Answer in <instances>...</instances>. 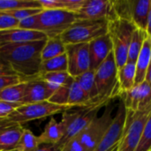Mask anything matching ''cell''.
<instances>
[{
	"instance_id": "obj_1",
	"label": "cell",
	"mask_w": 151,
	"mask_h": 151,
	"mask_svg": "<svg viewBox=\"0 0 151 151\" xmlns=\"http://www.w3.org/2000/svg\"><path fill=\"white\" fill-rule=\"evenodd\" d=\"M45 42L0 44V57L12 66L21 82H27L42 77L41 54Z\"/></svg>"
},
{
	"instance_id": "obj_2",
	"label": "cell",
	"mask_w": 151,
	"mask_h": 151,
	"mask_svg": "<svg viewBox=\"0 0 151 151\" xmlns=\"http://www.w3.org/2000/svg\"><path fill=\"white\" fill-rule=\"evenodd\" d=\"M107 104L97 103L77 108V110L73 111H69V110L64 111L61 122L64 126L65 132L62 139L54 145L56 150L59 151L68 142L77 137L98 115L101 108Z\"/></svg>"
},
{
	"instance_id": "obj_3",
	"label": "cell",
	"mask_w": 151,
	"mask_h": 151,
	"mask_svg": "<svg viewBox=\"0 0 151 151\" xmlns=\"http://www.w3.org/2000/svg\"><path fill=\"white\" fill-rule=\"evenodd\" d=\"M118 71L112 50L95 71V83L99 102L108 104L119 96Z\"/></svg>"
},
{
	"instance_id": "obj_4",
	"label": "cell",
	"mask_w": 151,
	"mask_h": 151,
	"mask_svg": "<svg viewBox=\"0 0 151 151\" xmlns=\"http://www.w3.org/2000/svg\"><path fill=\"white\" fill-rule=\"evenodd\" d=\"M136 28L135 25L130 20L118 19L108 22L107 34L110 35L112 42L113 53L118 70L127 64L131 38Z\"/></svg>"
},
{
	"instance_id": "obj_5",
	"label": "cell",
	"mask_w": 151,
	"mask_h": 151,
	"mask_svg": "<svg viewBox=\"0 0 151 151\" xmlns=\"http://www.w3.org/2000/svg\"><path fill=\"white\" fill-rule=\"evenodd\" d=\"M108 33V21L103 20H76L61 35L65 45L88 43L94 39Z\"/></svg>"
},
{
	"instance_id": "obj_6",
	"label": "cell",
	"mask_w": 151,
	"mask_h": 151,
	"mask_svg": "<svg viewBox=\"0 0 151 151\" xmlns=\"http://www.w3.org/2000/svg\"><path fill=\"white\" fill-rule=\"evenodd\" d=\"M77 20L75 13L59 9H45L38 14V27L47 38L61 35Z\"/></svg>"
},
{
	"instance_id": "obj_7",
	"label": "cell",
	"mask_w": 151,
	"mask_h": 151,
	"mask_svg": "<svg viewBox=\"0 0 151 151\" xmlns=\"http://www.w3.org/2000/svg\"><path fill=\"white\" fill-rule=\"evenodd\" d=\"M114 106L111 102L106 105L101 116H96L87 127L77 136L86 151H93L103 139L104 135L111 127Z\"/></svg>"
},
{
	"instance_id": "obj_8",
	"label": "cell",
	"mask_w": 151,
	"mask_h": 151,
	"mask_svg": "<svg viewBox=\"0 0 151 151\" xmlns=\"http://www.w3.org/2000/svg\"><path fill=\"white\" fill-rule=\"evenodd\" d=\"M71 110L68 106H61L43 101L30 104H22L18 107L7 119L13 123L21 125L33 120L45 119L47 117Z\"/></svg>"
},
{
	"instance_id": "obj_9",
	"label": "cell",
	"mask_w": 151,
	"mask_h": 151,
	"mask_svg": "<svg viewBox=\"0 0 151 151\" xmlns=\"http://www.w3.org/2000/svg\"><path fill=\"white\" fill-rule=\"evenodd\" d=\"M151 108L143 111H127L121 140L117 151H135L140 142L146 119Z\"/></svg>"
},
{
	"instance_id": "obj_10",
	"label": "cell",
	"mask_w": 151,
	"mask_h": 151,
	"mask_svg": "<svg viewBox=\"0 0 151 151\" xmlns=\"http://www.w3.org/2000/svg\"><path fill=\"white\" fill-rule=\"evenodd\" d=\"M127 119V110L122 99L119 98L118 109L113 117L112 123L101 142L93 151H111L117 147L121 140Z\"/></svg>"
},
{
	"instance_id": "obj_11",
	"label": "cell",
	"mask_w": 151,
	"mask_h": 151,
	"mask_svg": "<svg viewBox=\"0 0 151 151\" xmlns=\"http://www.w3.org/2000/svg\"><path fill=\"white\" fill-rule=\"evenodd\" d=\"M119 98L122 99L127 111H143L151 108V87L144 81L131 89L120 93Z\"/></svg>"
},
{
	"instance_id": "obj_12",
	"label": "cell",
	"mask_w": 151,
	"mask_h": 151,
	"mask_svg": "<svg viewBox=\"0 0 151 151\" xmlns=\"http://www.w3.org/2000/svg\"><path fill=\"white\" fill-rule=\"evenodd\" d=\"M67 73L73 78L90 69L88 43L65 45Z\"/></svg>"
},
{
	"instance_id": "obj_13",
	"label": "cell",
	"mask_w": 151,
	"mask_h": 151,
	"mask_svg": "<svg viewBox=\"0 0 151 151\" xmlns=\"http://www.w3.org/2000/svg\"><path fill=\"white\" fill-rule=\"evenodd\" d=\"M75 16L77 20H114L112 0H86Z\"/></svg>"
},
{
	"instance_id": "obj_14",
	"label": "cell",
	"mask_w": 151,
	"mask_h": 151,
	"mask_svg": "<svg viewBox=\"0 0 151 151\" xmlns=\"http://www.w3.org/2000/svg\"><path fill=\"white\" fill-rule=\"evenodd\" d=\"M112 50V42L108 34L97 37L88 42V51L90 59L89 70L96 71Z\"/></svg>"
},
{
	"instance_id": "obj_15",
	"label": "cell",
	"mask_w": 151,
	"mask_h": 151,
	"mask_svg": "<svg viewBox=\"0 0 151 151\" xmlns=\"http://www.w3.org/2000/svg\"><path fill=\"white\" fill-rule=\"evenodd\" d=\"M41 40H47V35L40 31L26 30L18 27L0 30V44L21 43Z\"/></svg>"
},
{
	"instance_id": "obj_16",
	"label": "cell",
	"mask_w": 151,
	"mask_h": 151,
	"mask_svg": "<svg viewBox=\"0 0 151 151\" xmlns=\"http://www.w3.org/2000/svg\"><path fill=\"white\" fill-rule=\"evenodd\" d=\"M48 92L44 81L42 77L27 82L23 104H30L48 101Z\"/></svg>"
},
{
	"instance_id": "obj_17",
	"label": "cell",
	"mask_w": 151,
	"mask_h": 151,
	"mask_svg": "<svg viewBox=\"0 0 151 151\" xmlns=\"http://www.w3.org/2000/svg\"><path fill=\"white\" fill-rule=\"evenodd\" d=\"M151 61V38L147 37L138 58L135 63L136 72H135V85H138L145 81L148 68Z\"/></svg>"
},
{
	"instance_id": "obj_18",
	"label": "cell",
	"mask_w": 151,
	"mask_h": 151,
	"mask_svg": "<svg viewBox=\"0 0 151 151\" xmlns=\"http://www.w3.org/2000/svg\"><path fill=\"white\" fill-rule=\"evenodd\" d=\"M150 0H131V20L139 29L147 30Z\"/></svg>"
},
{
	"instance_id": "obj_19",
	"label": "cell",
	"mask_w": 151,
	"mask_h": 151,
	"mask_svg": "<svg viewBox=\"0 0 151 151\" xmlns=\"http://www.w3.org/2000/svg\"><path fill=\"white\" fill-rule=\"evenodd\" d=\"M65 132L62 122H57L54 118H51L44 127L43 132L38 136L40 144H57L63 137Z\"/></svg>"
},
{
	"instance_id": "obj_20",
	"label": "cell",
	"mask_w": 151,
	"mask_h": 151,
	"mask_svg": "<svg viewBox=\"0 0 151 151\" xmlns=\"http://www.w3.org/2000/svg\"><path fill=\"white\" fill-rule=\"evenodd\" d=\"M24 127L21 125L13 126L0 133V151L13 150L22 134Z\"/></svg>"
},
{
	"instance_id": "obj_21",
	"label": "cell",
	"mask_w": 151,
	"mask_h": 151,
	"mask_svg": "<svg viewBox=\"0 0 151 151\" xmlns=\"http://www.w3.org/2000/svg\"><path fill=\"white\" fill-rule=\"evenodd\" d=\"M74 80L77 81L79 86L81 88V89L89 98L91 103L93 104L101 103L97 99V93H96V83H95V71L88 70L81 73V75L75 77ZM101 104H104V103H101Z\"/></svg>"
},
{
	"instance_id": "obj_22",
	"label": "cell",
	"mask_w": 151,
	"mask_h": 151,
	"mask_svg": "<svg viewBox=\"0 0 151 151\" xmlns=\"http://www.w3.org/2000/svg\"><path fill=\"white\" fill-rule=\"evenodd\" d=\"M135 63L127 62V64L118 71V80L120 93L127 91L135 84ZM120 95V94H119Z\"/></svg>"
},
{
	"instance_id": "obj_23",
	"label": "cell",
	"mask_w": 151,
	"mask_h": 151,
	"mask_svg": "<svg viewBox=\"0 0 151 151\" xmlns=\"http://www.w3.org/2000/svg\"><path fill=\"white\" fill-rule=\"evenodd\" d=\"M86 0H39L42 10L59 9L72 12H78Z\"/></svg>"
},
{
	"instance_id": "obj_24",
	"label": "cell",
	"mask_w": 151,
	"mask_h": 151,
	"mask_svg": "<svg viewBox=\"0 0 151 151\" xmlns=\"http://www.w3.org/2000/svg\"><path fill=\"white\" fill-rule=\"evenodd\" d=\"M65 53V45L61 40L60 35L47 38L42 50V61H45Z\"/></svg>"
},
{
	"instance_id": "obj_25",
	"label": "cell",
	"mask_w": 151,
	"mask_h": 151,
	"mask_svg": "<svg viewBox=\"0 0 151 151\" xmlns=\"http://www.w3.org/2000/svg\"><path fill=\"white\" fill-rule=\"evenodd\" d=\"M42 78L45 82L48 96L50 99V96L58 90V88H60L63 84H65L69 79H71L72 76L67 72H58L45 73L42 76Z\"/></svg>"
},
{
	"instance_id": "obj_26",
	"label": "cell",
	"mask_w": 151,
	"mask_h": 151,
	"mask_svg": "<svg viewBox=\"0 0 151 151\" xmlns=\"http://www.w3.org/2000/svg\"><path fill=\"white\" fill-rule=\"evenodd\" d=\"M90 104H93V103L90 102L89 98L87 96V95L79 86L77 81L73 80L69 91L67 106L72 110L73 108H80Z\"/></svg>"
},
{
	"instance_id": "obj_27",
	"label": "cell",
	"mask_w": 151,
	"mask_h": 151,
	"mask_svg": "<svg viewBox=\"0 0 151 151\" xmlns=\"http://www.w3.org/2000/svg\"><path fill=\"white\" fill-rule=\"evenodd\" d=\"M27 82H20L16 85L10 86L0 91V101H4L11 104H23V98Z\"/></svg>"
},
{
	"instance_id": "obj_28",
	"label": "cell",
	"mask_w": 151,
	"mask_h": 151,
	"mask_svg": "<svg viewBox=\"0 0 151 151\" xmlns=\"http://www.w3.org/2000/svg\"><path fill=\"white\" fill-rule=\"evenodd\" d=\"M148 37V34L146 31L136 28L134 32L130 45L128 48V53H127V61L130 63H136V60L138 58V56L141 52V50L143 46V43L145 40Z\"/></svg>"
},
{
	"instance_id": "obj_29",
	"label": "cell",
	"mask_w": 151,
	"mask_h": 151,
	"mask_svg": "<svg viewBox=\"0 0 151 151\" xmlns=\"http://www.w3.org/2000/svg\"><path fill=\"white\" fill-rule=\"evenodd\" d=\"M58 72H67V57L65 53L56 58L42 61L40 68L42 76L45 73Z\"/></svg>"
},
{
	"instance_id": "obj_30",
	"label": "cell",
	"mask_w": 151,
	"mask_h": 151,
	"mask_svg": "<svg viewBox=\"0 0 151 151\" xmlns=\"http://www.w3.org/2000/svg\"><path fill=\"white\" fill-rule=\"evenodd\" d=\"M24 8L42 9L39 0H0V12Z\"/></svg>"
},
{
	"instance_id": "obj_31",
	"label": "cell",
	"mask_w": 151,
	"mask_h": 151,
	"mask_svg": "<svg viewBox=\"0 0 151 151\" xmlns=\"http://www.w3.org/2000/svg\"><path fill=\"white\" fill-rule=\"evenodd\" d=\"M39 145L38 136H35L29 129L24 128L16 148L12 151H33L38 148Z\"/></svg>"
},
{
	"instance_id": "obj_32",
	"label": "cell",
	"mask_w": 151,
	"mask_h": 151,
	"mask_svg": "<svg viewBox=\"0 0 151 151\" xmlns=\"http://www.w3.org/2000/svg\"><path fill=\"white\" fill-rule=\"evenodd\" d=\"M74 78L69 79L65 84H63L60 88H58V90L50 96V98L48 100L50 103L61 105V106H67V101H68V96L71 85L73 81Z\"/></svg>"
},
{
	"instance_id": "obj_33",
	"label": "cell",
	"mask_w": 151,
	"mask_h": 151,
	"mask_svg": "<svg viewBox=\"0 0 151 151\" xmlns=\"http://www.w3.org/2000/svg\"><path fill=\"white\" fill-rule=\"evenodd\" d=\"M115 19L131 20V0H112Z\"/></svg>"
},
{
	"instance_id": "obj_34",
	"label": "cell",
	"mask_w": 151,
	"mask_h": 151,
	"mask_svg": "<svg viewBox=\"0 0 151 151\" xmlns=\"http://www.w3.org/2000/svg\"><path fill=\"white\" fill-rule=\"evenodd\" d=\"M151 149V111L143 127L142 137L135 151H149Z\"/></svg>"
},
{
	"instance_id": "obj_35",
	"label": "cell",
	"mask_w": 151,
	"mask_h": 151,
	"mask_svg": "<svg viewBox=\"0 0 151 151\" xmlns=\"http://www.w3.org/2000/svg\"><path fill=\"white\" fill-rule=\"evenodd\" d=\"M42 11V9H34V8H24V9H16V10H12V11H8V12H7L8 14H10L11 16H12L14 19H16L19 22L34 15L39 14Z\"/></svg>"
},
{
	"instance_id": "obj_36",
	"label": "cell",
	"mask_w": 151,
	"mask_h": 151,
	"mask_svg": "<svg viewBox=\"0 0 151 151\" xmlns=\"http://www.w3.org/2000/svg\"><path fill=\"white\" fill-rule=\"evenodd\" d=\"M19 21L4 12H0V30L17 28Z\"/></svg>"
},
{
	"instance_id": "obj_37",
	"label": "cell",
	"mask_w": 151,
	"mask_h": 151,
	"mask_svg": "<svg viewBox=\"0 0 151 151\" xmlns=\"http://www.w3.org/2000/svg\"><path fill=\"white\" fill-rule=\"evenodd\" d=\"M38 27V14L28 17L19 22L18 28L26 29V30H33L37 31Z\"/></svg>"
},
{
	"instance_id": "obj_38",
	"label": "cell",
	"mask_w": 151,
	"mask_h": 151,
	"mask_svg": "<svg viewBox=\"0 0 151 151\" xmlns=\"http://www.w3.org/2000/svg\"><path fill=\"white\" fill-rule=\"evenodd\" d=\"M22 104H11L4 101H0V119L8 118L18 107Z\"/></svg>"
},
{
	"instance_id": "obj_39",
	"label": "cell",
	"mask_w": 151,
	"mask_h": 151,
	"mask_svg": "<svg viewBox=\"0 0 151 151\" xmlns=\"http://www.w3.org/2000/svg\"><path fill=\"white\" fill-rule=\"evenodd\" d=\"M20 79L19 76H2L0 77V91L12 85L20 83Z\"/></svg>"
},
{
	"instance_id": "obj_40",
	"label": "cell",
	"mask_w": 151,
	"mask_h": 151,
	"mask_svg": "<svg viewBox=\"0 0 151 151\" xmlns=\"http://www.w3.org/2000/svg\"><path fill=\"white\" fill-rule=\"evenodd\" d=\"M59 151H86L81 143L80 142L78 137L73 138L68 142Z\"/></svg>"
},
{
	"instance_id": "obj_41",
	"label": "cell",
	"mask_w": 151,
	"mask_h": 151,
	"mask_svg": "<svg viewBox=\"0 0 151 151\" xmlns=\"http://www.w3.org/2000/svg\"><path fill=\"white\" fill-rule=\"evenodd\" d=\"M17 75L12 66L0 57V77L2 76H14ZM18 76V75H17Z\"/></svg>"
},
{
	"instance_id": "obj_42",
	"label": "cell",
	"mask_w": 151,
	"mask_h": 151,
	"mask_svg": "<svg viewBox=\"0 0 151 151\" xmlns=\"http://www.w3.org/2000/svg\"><path fill=\"white\" fill-rule=\"evenodd\" d=\"M16 125H19V124L12 122L7 118L6 119H0V133L5 129H8L10 127H13V126H16Z\"/></svg>"
},
{
	"instance_id": "obj_43",
	"label": "cell",
	"mask_w": 151,
	"mask_h": 151,
	"mask_svg": "<svg viewBox=\"0 0 151 151\" xmlns=\"http://www.w3.org/2000/svg\"><path fill=\"white\" fill-rule=\"evenodd\" d=\"M33 151H57L53 144H40L38 148Z\"/></svg>"
},
{
	"instance_id": "obj_44",
	"label": "cell",
	"mask_w": 151,
	"mask_h": 151,
	"mask_svg": "<svg viewBox=\"0 0 151 151\" xmlns=\"http://www.w3.org/2000/svg\"><path fill=\"white\" fill-rule=\"evenodd\" d=\"M148 36L151 38V0L150 4V10H149V16H148V26H147V30H146Z\"/></svg>"
},
{
	"instance_id": "obj_45",
	"label": "cell",
	"mask_w": 151,
	"mask_h": 151,
	"mask_svg": "<svg viewBox=\"0 0 151 151\" xmlns=\"http://www.w3.org/2000/svg\"><path fill=\"white\" fill-rule=\"evenodd\" d=\"M145 81L148 82V84L151 87V61L150 64V66H149V68H148V71H147V74H146Z\"/></svg>"
},
{
	"instance_id": "obj_46",
	"label": "cell",
	"mask_w": 151,
	"mask_h": 151,
	"mask_svg": "<svg viewBox=\"0 0 151 151\" xmlns=\"http://www.w3.org/2000/svg\"><path fill=\"white\" fill-rule=\"evenodd\" d=\"M117 150H118V146H117V147H115V148H114V149H113L111 151H117Z\"/></svg>"
},
{
	"instance_id": "obj_47",
	"label": "cell",
	"mask_w": 151,
	"mask_h": 151,
	"mask_svg": "<svg viewBox=\"0 0 151 151\" xmlns=\"http://www.w3.org/2000/svg\"><path fill=\"white\" fill-rule=\"evenodd\" d=\"M149 151H151V150H149Z\"/></svg>"
},
{
	"instance_id": "obj_48",
	"label": "cell",
	"mask_w": 151,
	"mask_h": 151,
	"mask_svg": "<svg viewBox=\"0 0 151 151\" xmlns=\"http://www.w3.org/2000/svg\"><path fill=\"white\" fill-rule=\"evenodd\" d=\"M150 150H151V149H150Z\"/></svg>"
}]
</instances>
